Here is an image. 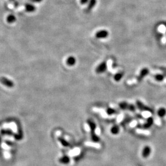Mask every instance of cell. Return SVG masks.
Returning a JSON list of instances; mask_svg holds the SVG:
<instances>
[{
  "mask_svg": "<svg viewBox=\"0 0 166 166\" xmlns=\"http://www.w3.org/2000/svg\"><path fill=\"white\" fill-rule=\"evenodd\" d=\"M119 106L121 109L122 110H128L129 104L126 103V102H123V103H120Z\"/></svg>",
  "mask_w": 166,
  "mask_h": 166,
  "instance_id": "13",
  "label": "cell"
},
{
  "mask_svg": "<svg viewBox=\"0 0 166 166\" xmlns=\"http://www.w3.org/2000/svg\"><path fill=\"white\" fill-rule=\"evenodd\" d=\"M158 115L159 117L164 118L166 115V110L164 107L160 108L158 111Z\"/></svg>",
  "mask_w": 166,
  "mask_h": 166,
  "instance_id": "10",
  "label": "cell"
},
{
  "mask_svg": "<svg viewBox=\"0 0 166 166\" xmlns=\"http://www.w3.org/2000/svg\"><path fill=\"white\" fill-rule=\"evenodd\" d=\"M43 0H30V2L33 3H40Z\"/></svg>",
  "mask_w": 166,
  "mask_h": 166,
  "instance_id": "23",
  "label": "cell"
},
{
  "mask_svg": "<svg viewBox=\"0 0 166 166\" xmlns=\"http://www.w3.org/2000/svg\"><path fill=\"white\" fill-rule=\"evenodd\" d=\"M10 1H13V0H10Z\"/></svg>",
  "mask_w": 166,
  "mask_h": 166,
  "instance_id": "24",
  "label": "cell"
},
{
  "mask_svg": "<svg viewBox=\"0 0 166 166\" xmlns=\"http://www.w3.org/2000/svg\"><path fill=\"white\" fill-rule=\"evenodd\" d=\"M88 124H89V126L90 127V128L91 130V133H92V139L95 141H98L99 140V139L98 137L94 134V130L95 129V124L93 122V121H92L91 120H88Z\"/></svg>",
  "mask_w": 166,
  "mask_h": 166,
  "instance_id": "2",
  "label": "cell"
},
{
  "mask_svg": "<svg viewBox=\"0 0 166 166\" xmlns=\"http://www.w3.org/2000/svg\"><path fill=\"white\" fill-rule=\"evenodd\" d=\"M108 35V33L107 30H102L99 31L95 34V37L98 38H106Z\"/></svg>",
  "mask_w": 166,
  "mask_h": 166,
  "instance_id": "4",
  "label": "cell"
},
{
  "mask_svg": "<svg viewBox=\"0 0 166 166\" xmlns=\"http://www.w3.org/2000/svg\"><path fill=\"white\" fill-rule=\"evenodd\" d=\"M136 105L139 108V109L142 111H148L153 113H154V111H153V110L151 108L145 106L144 104L141 103V101H140L139 100H138L136 101Z\"/></svg>",
  "mask_w": 166,
  "mask_h": 166,
  "instance_id": "1",
  "label": "cell"
},
{
  "mask_svg": "<svg viewBox=\"0 0 166 166\" xmlns=\"http://www.w3.org/2000/svg\"><path fill=\"white\" fill-rule=\"evenodd\" d=\"M76 58H75V57H72V56H70L68 59H67L66 63H67V64L69 66H73L76 64Z\"/></svg>",
  "mask_w": 166,
  "mask_h": 166,
  "instance_id": "8",
  "label": "cell"
},
{
  "mask_svg": "<svg viewBox=\"0 0 166 166\" xmlns=\"http://www.w3.org/2000/svg\"><path fill=\"white\" fill-rule=\"evenodd\" d=\"M25 11L28 12H33L36 10V7L34 5L31 3H27L25 4Z\"/></svg>",
  "mask_w": 166,
  "mask_h": 166,
  "instance_id": "6",
  "label": "cell"
},
{
  "mask_svg": "<svg viewBox=\"0 0 166 166\" xmlns=\"http://www.w3.org/2000/svg\"><path fill=\"white\" fill-rule=\"evenodd\" d=\"M128 110L130 111H132L134 112L135 111V107L134 105H133V104H129V106H128Z\"/></svg>",
  "mask_w": 166,
  "mask_h": 166,
  "instance_id": "19",
  "label": "cell"
},
{
  "mask_svg": "<svg viewBox=\"0 0 166 166\" xmlns=\"http://www.w3.org/2000/svg\"><path fill=\"white\" fill-rule=\"evenodd\" d=\"M16 17L14 15H9L7 17V21L9 22V23H13L14 22H15L16 21Z\"/></svg>",
  "mask_w": 166,
  "mask_h": 166,
  "instance_id": "14",
  "label": "cell"
},
{
  "mask_svg": "<svg viewBox=\"0 0 166 166\" xmlns=\"http://www.w3.org/2000/svg\"><path fill=\"white\" fill-rule=\"evenodd\" d=\"M60 140V141H61L63 145H64V146H68V143L65 140H64L63 139H59Z\"/></svg>",
  "mask_w": 166,
  "mask_h": 166,
  "instance_id": "21",
  "label": "cell"
},
{
  "mask_svg": "<svg viewBox=\"0 0 166 166\" xmlns=\"http://www.w3.org/2000/svg\"><path fill=\"white\" fill-rule=\"evenodd\" d=\"M119 127L117 126H114L112 128L111 132L113 134H117L119 132Z\"/></svg>",
  "mask_w": 166,
  "mask_h": 166,
  "instance_id": "16",
  "label": "cell"
},
{
  "mask_svg": "<svg viewBox=\"0 0 166 166\" xmlns=\"http://www.w3.org/2000/svg\"><path fill=\"white\" fill-rule=\"evenodd\" d=\"M106 69H107L106 63L105 62H103V63H101L99 65V66L97 68L95 71H96V72L98 73H103L106 71Z\"/></svg>",
  "mask_w": 166,
  "mask_h": 166,
  "instance_id": "5",
  "label": "cell"
},
{
  "mask_svg": "<svg viewBox=\"0 0 166 166\" xmlns=\"http://www.w3.org/2000/svg\"><path fill=\"white\" fill-rule=\"evenodd\" d=\"M90 0H81V3L82 4H86L88 3Z\"/></svg>",
  "mask_w": 166,
  "mask_h": 166,
  "instance_id": "22",
  "label": "cell"
},
{
  "mask_svg": "<svg viewBox=\"0 0 166 166\" xmlns=\"http://www.w3.org/2000/svg\"><path fill=\"white\" fill-rule=\"evenodd\" d=\"M165 76L163 74H156L154 76V79L158 82H162L165 79Z\"/></svg>",
  "mask_w": 166,
  "mask_h": 166,
  "instance_id": "12",
  "label": "cell"
},
{
  "mask_svg": "<svg viewBox=\"0 0 166 166\" xmlns=\"http://www.w3.org/2000/svg\"><path fill=\"white\" fill-rule=\"evenodd\" d=\"M150 153H151V148H150L148 146L145 147V148L143 150V153H142L143 157L147 158L149 155Z\"/></svg>",
  "mask_w": 166,
  "mask_h": 166,
  "instance_id": "11",
  "label": "cell"
},
{
  "mask_svg": "<svg viewBox=\"0 0 166 166\" xmlns=\"http://www.w3.org/2000/svg\"><path fill=\"white\" fill-rule=\"evenodd\" d=\"M97 3V0H90L88 2V5L86 8L87 11H90Z\"/></svg>",
  "mask_w": 166,
  "mask_h": 166,
  "instance_id": "9",
  "label": "cell"
},
{
  "mask_svg": "<svg viewBox=\"0 0 166 166\" xmlns=\"http://www.w3.org/2000/svg\"><path fill=\"white\" fill-rule=\"evenodd\" d=\"M107 113L108 115H111V114H114L115 112H116V111H115L113 108H108V109L107 110Z\"/></svg>",
  "mask_w": 166,
  "mask_h": 166,
  "instance_id": "18",
  "label": "cell"
},
{
  "mask_svg": "<svg viewBox=\"0 0 166 166\" xmlns=\"http://www.w3.org/2000/svg\"><path fill=\"white\" fill-rule=\"evenodd\" d=\"M154 122V119L153 117H149L147 120L146 123L143 124V127L145 128H147L151 127Z\"/></svg>",
  "mask_w": 166,
  "mask_h": 166,
  "instance_id": "7",
  "label": "cell"
},
{
  "mask_svg": "<svg viewBox=\"0 0 166 166\" xmlns=\"http://www.w3.org/2000/svg\"><path fill=\"white\" fill-rule=\"evenodd\" d=\"M69 161V159L68 157H66V156H64V157L62 158L60 160V162L64 163V164H66V163H68Z\"/></svg>",
  "mask_w": 166,
  "mask_h": 166,
  "instance_id": "17",
  "label": "cell"
},
{
  "mask_svg": "<svg viewBox=\"0 0 166 166\" xmlns=\"http://www.w3.org/2000/svg\"><path fill=\"white\" fill-rule=\"evenodd\" d=\"M123 76V74L122 73H117V74L114 76V80L117 82H119L120 81L121 79L122 78Z\"/></svg>",
  "mask_w": 166,
  "mask_h": 166,
  "instance_id": "15",
  "label": "cell"
},
{
  "mask_svg": "<svg viewBox=\"0 0 166 166\" xmlns=\"http://www.w3.org/2000/svg\"><path fill=\"white\" fill-rule=\"evenodd\" d=\"M160 70L163 72V75L165 76V77H166V68H165V67H164V66H162L160 68Z\"/></svg>",
  "mask_w": 166,
  "mask_h": 166,
  "instance_id": "20",
  "label": "cell"
},
{
  "mask_svg": "<svg viewBox=\"0 0 166 166\" xmlns=\"http://www.w3.org/2000/svg\"><path fill=\"white\" fill-rule=\"evenodd\" d=\"M149 72V69L147 68H143L142 69L141 71L140 72V74L139 76L137 78V81H138L139 82H141L142 80L143 79V78H145L146 76H147L148 75V73Z\"/></svg>",
  "mask_w": 166,
  "mask_h": 166,
  "instance_id": "3",
  "label": "cell"
}]
</instances>
